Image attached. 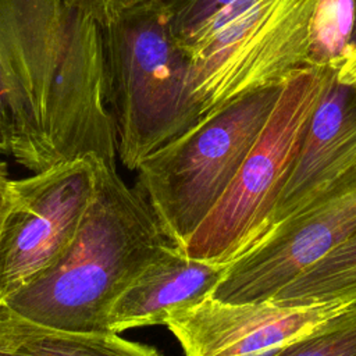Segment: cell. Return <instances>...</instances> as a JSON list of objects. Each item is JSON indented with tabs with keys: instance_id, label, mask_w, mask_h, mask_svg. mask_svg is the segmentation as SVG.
Listing matches in <instances>:
<instances>
[{
	"instance_id": "cell-1",
	"label": "cell",
	"mask_w": 356,
	"mask_h": 356,
	"mask_svg": "<svg viewBox=\"0 0 356 356\" xmlns=\"http://www.w3.org/2000/svg\"><path fill=\"white\" fill-rule=\"evenodd\" d=\"M96 191L79 228L57 261L1 303L40 324L72 331H108L120 295L161 254L179 246L150 206L97 159Z\"/></svg>"
},
{
	"instance_id": "cell-2",
	"label": "cell",
	"mask_w": 356,
	"mask_h": 356,
	"mask_svg": "<svg viewBox=\"0 0 356 356\" xmlns=\"http://www.w3.org/2000/svg\"><path fill=\"white\" fill-rule=\"evenodd\" d=\"M14 13L53 165L83 154L115 164L99 21L71 0H14Z\"/></svg>"
},
{
	"instance_id": "cell-3",
	"label": "cell",
	"mask_w": 356,
	"mask_h": 356,
	"mask_svg": "<svg viewBox=\"0 0 356 356\" xmlns=\"http://www.w3.org/2000/svg\"><path fill=\"white\" fill-rule=\"evenodd\" d=\"M100 26L117 154L136 170L200 121L191 61L172 33L164 0L134 6Z\"/></svg>"
},
{
	"instance_id": "cell-4",
	"label": "cell",
	"mask_w": 356,
	"mask_h": 356,
	"mask_svg": "<svg viewBox=\"0 0 356 356\" xmlns=\"http://www.w3.org/2000/svg\"><path fill=\"white\" fill-rule=\"evenodd\" d=\"M280 89H261L209 114L136 168L134 188L181 248L231 185Z\"/></svg>"
},
{
	"instance_id": "cell-5",
	"label": "cell",
	"mask_w": 356,
	"mask_h": 356,
	"mask_svg": "<svg viewBox=\"0 0 356 356\" xmlns=\"http://www.w3.org/2000/svg\"><path fill=\"white\" fill-rule=\"evenodd\" d=\"M305 65L282 83L275 104L228 189L184 245L196 260L231 263L261 235L282 193L334 72Z\"/></svg>"
},
{
	"instance_id": "cell-6",
	"label": "cell",
	"mask_w": 356,
	"mask_h": 356,
	"mask_svg": "<svg viewBox=\"0 0 356 356\" xmlns=\"http://www.w3.org/2000/svg\"><path fill=\"white\" fill-rule=\"evenodd\" d=\"M317 0H259L204 42L186 49L200 120L307 65Z\"/></svg>"
},
{
	"instance_id": "cell-7",
	"label": "cell",
	"mask_w": 356,
	"mask_h": 356,
	"mask_svg": "<svg viewBox=\"0 0 356 356\" xmlns=\"http://www.w3.org/2000/svg\"><path fill=\"white\" fill-rule=\"evenodd\" d=\"M97 159L83 154L28 178L10 179L0 227V302L67 250L95 195Z\"/></svg>"
},
{
	"instance_id": "cell-8",
	"label": "cell",
	"mask_w": 356,
	"mask_h": 356,
	"mask_svg": "<svg viewBox=\"0 0 356 356\" xmlns=\"http://www.w3.org/2000/svg\"><path fill=\"white\" fill-rule=\"evenodd\" d=\"M356 232V164L228 263L210 295L263 302Z\"/></svg>"
},
{
	"instance_id": "cell-9",
	"label": "cell",
	"mask_w": 356,
	"mask_h": 356,
	"mask_svg": "<svg viewBox=\"0 0 356 356\" xmlns=\"http://www.w3.org/2000/svg\"><path fill=\"white\" fill-rule=\"evenodd\" d=\"M350 305L286 306L271 300L227 303L209 296L172 312L164 325L177 338L185 356H263L313 331Z\"/></svg>"
},
{
	"instance_id": "cell-10",
	"label": "cell",
	"mask_w": 356,
	"mask_h": 356,
	"mask_svg": "<svg viewBox=\"0 0 356 356\" xmlns=\"http://www.w3.org/2000/svg\"><path fill=\"white\" fill-rule=\"evenodd\" d=\"M355 164L356 89L341 83L335 71L312 114L292 174L263 235L306 206Z\"/></svg>"
},
{
	"instance_id": "cell-11",
	"label": "cell",
	"mask_w": 356,
	"mask_h": 356,
	"mask_svg": "<svg viewBox=\"0 0 356 356\" xmlns=\"http://www.w3.org/2000/svg\"><path fill=\"white\" fill-rule=\"evenodd\" d=\"M227 266L191 259L181 246L167 250L120 295L108 313L107 330L121 334L165 324L172 312L209 298Z\"/></svg>"
},
{
	"instance_id": "cell-12",
	"label": "cell",
	"mask_w": 356,
	"mask_h": 356,
	"mask_svg": "<svg viewBox=\"0 0 356 356\" xmlns=\"http://www.w3.org/2000/svg\"><path fill=\"white\" fill-rule=\"evenodd\" d=\"M0 113L15 161L33 172L51 167L17 33L14 0H0Z\"/></svg>"
},
{
	"instance_id": "cell-13",
	"label": "cell",
	"mask_w": 356,
	"mask_h": 356,
	"mask_svg": "<svg viewBox=\"0 0 356 356\" xmlns=\"http://www.w3.org/2000/svg\"><path fill=\"white\" fill-rule=\"evenodd\" d=\"M0 356H163L110 331H72L29 320L0 302Z\"/></svg>"
},
{
	"instance_id": "cell-14",
	"label": "cell",
	"mask_w": 356,
	"mask_h": 356,
	"mask_svg": "<svg viewBox=\"0 0 356 356\" xmlns=\"http://www.w3.org/2000/svg\"><path fill=\"white\" fill-rule=\"evenodd\" d=\"M267 300L286 306L355 303L356 232L305 268Z\"/></svg>"
},
{
	"instance_id": "cell-15",
	"label": "cell",
	"mask_w": 356,
	"mask_h": 356,
	"mask_svg": "<svg viewBox=\"0 0 356 356\" xmlns=\"http://www.w3.org/2000/svg\"><path fill=\"white\" fill-rule=\"evenodd\" d=\"M356 29V0H317L310 22L307 65L338 70Z\"/></svg>"
},
{
	"instance_id": "cell-16",
	"label": "cell",
	"mask_w": 356,
	"mask_h": 356,
	"mask_svg": "<svg viewBox=\"0 0 356 356\" xmlns=\"http://www.w3.org/2000/svg\"><path fill=\"white\" fill-rule=\"evenodd\" d=\"M263 356H356V303Z\"/></svg>"
},
{
	"instance_id": "cell-17",
	"label": "cell",
	"mask_w": 356,
	"mask_h": 356,
	"mask_svg": "<svg viewBox=\"0 0 356 356\" xmlns=\"http://www.w3.org/2000/svg\"><path fill=\"white\" fill-rule=\"evenodd\" d=\"M174 36L184 44L197 28L232 0H164Z\"/></svg>"
},
{
	"instance_id": "cell-18",
	"label": "cell",
	"mask_w": 356,
	"mask_h": 356,
	"mask_svg": "<svg viewBox=\"0 0 356 356\" xmlns=\"http://www.w3.org/2000/svg\"><path fill=\"white\" fill-rule=\"evenodd\" d=\"M76 6L82 7L85 11L90 13L99 24L115 17L117 14L152 0H71Z\"/></svg>"
},
{
	"instance_id": "cell-19",
	"label": "cell",
	"mask_w": 356,
	"mask_h": 356,
	"mask_svg": "<svg viewBox=\"0 0 356 356\" xmlns=\"http://www.w3.org/2000/svg\"><path fill=\"white\" fill-rule=\"evenodd\" d=\"M337 79L348 86H350L356 79V40L353 42L348 57L337 70Z\"/></svg>"
},
{
	"instance_id": "cell-20",
	"label": "cell",
	"mask_w": 356,
	"mask_h": 356,
	"mask_svg": "<svg viewBox=\"0 0 356 356\" xmlns=\"http://www.w3.org/2000/svg\"><path fill=\"white\" fill-rule=\"evenodd\" d=\"M8 184H10V178L7 172V164L4 161H0V227L8 207V200H10Z\"/></svg>"
},
{
	"instance_id": "cell-21",
	"label": "cell",
	"mask_w": 356,
	"mask_h": 356,
	"mask_svg": "<svg viewBox=\"0 0 356 356\" xmlns=\"http://www.w3.org/2000/svg\"><path fill=\"white\" fill-rule=\"evenodd\" d=\"M1 154H11V142L7 125L0 113V156Z\"/></svg>"
},
{
	"instance_id": "cell-22",
	"label": "cell",
	"mask_w": 356,
	"mask_h": 356,
	"mask_svg": "<svg viewBox=\"0 0 356 356\" xmlns=\"http://www.w3.org/2000/svg\"><path fill=\"white\" fill-rule=\"evenodd\" d=\"M350 86H352V88H355V89H356V79H355V81H353V83H352V85H350Z\"/></svg>"
}]
</instances>
